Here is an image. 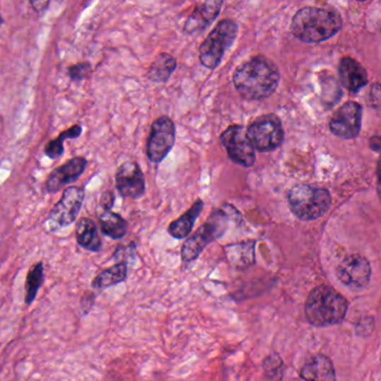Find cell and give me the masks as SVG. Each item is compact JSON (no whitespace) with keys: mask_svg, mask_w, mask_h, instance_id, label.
Returning a JSON list of instances; mask_svg holds the SVG:
<instances>
[{"mask_svg":"<svg viewBox=\"0 0 381 381\" xmlns=\"http://www.w3.org/2000/svg\"><path fill=\"white\" fill-rule=\"evenodd\" d=\"M223 4L224 3L219 0L198 4L184 23V32L188 35H196L207 30L218 17Z\"/></svg>","mask_w":381,"mask_h":381,"instance_id":"cell-14","label":"cell"},{"mask_svg":"<svg viewBox=\"0 0 381 381\" xmlns=\"http://www.w3.org/2000/svg\"><path fill=\"white\" fill-rule=\"evenodd\" d=\"M349 309L348 300L328 284H320L310 292L304 313L315 327H329L341 323Z\"/></svg>","mask_w":381,"mask_h":381,"instance_id":"cell-3","label":"cell"},{"mask_svg":"<svg viewBox=\"0 0 381 381\" xmlns=\"http://www.w3.org/2000/svg\"><path fill=\"white\" fill-rule=\"evenodd\" d=\"M91 69V65L86 64V63H81V64L74 65V66L69 67V74L71 78L74 81L81 80V78H86V74L90 72Z\"/></svg>","mask_w":381,"mask_h":381,"instance_id":"cell-28","label":"cell"},{"mask_svg":"<svg viewBox=\"0 0 381 381\" xmlns=\"http://www.w3.org/2000/svg\"><path fill=\"white\" fill-rule=\"evenodd\" d=\"M113 203H115V196L112 192H104L102 195L101 204L104 207V211H110L112 207Z\"/></svg>","mask_w":381,"mask_h":381,"instance_id":"cell-29","label":"cell"},{"mask_svg":"<svg viewBox=\"0 0 381 381\" xmlns=\"http://www.w3.org/2000/svg\"><path fill=\"white\" fill-rule=\"evenodd\" d=\"M238 22L234 19H223L209 33L206 40L199 46V61L204 66L215 69L221 64L226 52L232 47L238 38Z\"/></svg>","mask_w":381,"mask_h":381,"instance_id":"cell-5","label":"cell"},{"mask_svg":"<svg viewBox=\"0 0 381 381\" xmlns=\"http://www.w3.org/2000/svg\"><path fill=\"white\" fill-rule=\"evenodd\" d=\"M82 132V128L78 124L73 126L72 128H69V130L61 132V136L55 140H52L45 147V155L51 159H57L64 151V147H63V142L65 139L78 138Z\"/></svg>","mask_w":381,"mask_h":381,"instance_id":"cell-24","label":"cell"},{"mask_svg":"<svg viewBox=\"0 0 381 381\" xmlns=\"http://www.w3.org/2000/svg\"><path fill=\"white\" fill-rule=\"evenodd\" d=\"M117 188L122 197L140 198L146 192V179L138 163L128 161L121 165L115 176Z\"/></svg>","mask_w":381,"mask_h":381,"instance_id":"cell-13","label":"cell"},{"mask_svg":"<svg viewBox=\"0 0 381 381\" xmlns=\"http://www.w3.org/2000/svg\"><path fill=\"white\" fill-rule=\"evenodd\" d=\"M219 140L233 163L242 168H251L255 165V149L252 146L244 127L238 124L228 127L221 134Z\"/></svg>","mask_w":381,"mask_h":381,"instance_id":"cell-8","label":"cell"},{"mask_svg":"<svg viewBox=\"0 0 381 381\" xmlns=\"http://www.w3.org/2000/svg\"><path fill=\"white\" fill-rule=\"evenodd\" d=\"M76 240L83 248L88 251H99L101 240L95 224L91 219L81 218L76 226Z\"/></svg>","mask_w":381,"mask_h":381,"instance_id":"cell-21","label":"cell"},{"mask_svg":"<svg viewBox=\"0 0 381 381\" xmlns=\"http://www.w3.org/2000/svg\"><path fill=\"white\" fill-rule=\"evenodd\" d=\"M280 69L264 55H256L235 69L233 82L242 99L262 101L276 91Z\"/></svg>","mask_w":381,"mask_h":381,"instance_id":"cell-1","label":"cell"},{"mask_svg":"<svg viewBox=\"0 0 381 381\" xmlns=\"http://www.w3.org/2000/svg\"><path fill=\"white\" fill-rule=\"evenodd\" d=\"M35 6L36 11H40V6H44V7H47L48 3L46 1H37V3H32Z\"/></svg>","mask_w":381,"mask_h":381,"instance_id":"cell-31","label":"cell"},{"mask_svg":"<svg viewBox=\"0 0 381 381\" xmlns=\"http://www.w3.org/2000/svg\"><path fill=\"white\" fill-rule=\"evenodd\" d=\"M176 141V126L170 117H158L152 123L147 142V156L149 160L160 163L172 149Z\"/></svg>","mask_w":381,"mask_h":381,"instance_id":"cell-9","label":"cell"},{"mask_svg":"<svg viewBox=\"0 0 381 381\" xmlns=\"http://www.w3.org/2000/svg\"><path fill=\"white\" fill-rule=\"evenodd\" d=\"M177 67V61L170 54L161 53L152 61L148 71V78L153 83H165Z\"/></svg>","mask_w":381,"mask_h":381,"instance_id":"cell-20","label":"cell"},{"mask_svg":"<svg viewBox=\"0 0 381 381\" xmlns=\"http://www.w3.org/2000/svg\"><path fill=\"white\" fill-rule=\"evenodd\" d=\"M44 273L43 264L38 263L30 269L27 275L26 281V303L30 304L34 301L35 296L37 294L38 288L43 282Z\"/></svg>","mask_w":381,"mask_h":381,"instance_id":"cell-25","label":"cell"},{"mask_svg":"<svg viewBox=\"0 0 381 381\" xmlns=\"http://www.w3.org/2000/svg\"><path fill=\"white\" fill-rule=\"evenodd\" d=\"M323 83L327 84V86H323L322 93L323 100L328 101V107H332L334 104L338 103L341 96V90L338 83L336 82L332 76H329L327 80H322Z\"/></svg>","mask_w":381,"mask_h":381,"instance_id":"cell-27","label":"cell"},{"mask_svg":"<svg viewBox=\"0 0 381 381\" xmlns=\"http://www.w3.org/2000/svg\"><path fill=\"white\" fill-rule=\"evenodd\" d=\"M203 200L197 199L195 203L192 204V207L182 213V216L179 217L176 221H173L168 227L169 234L172 238H177V240H182L189 236L192 233V227L199 217L200 213L204 209Z\"/></svg>","mask_w":381,"mask_h":381,"instance_id":"cell-18","label":"cell"},{"mask_svg":"<svg viewBox=\"0 0 381 381\" xmlns=\"http://www.w3.org/2000/svg\"><path fill=\"white\" fill-rule=\"evenodd\" d=\"M336 277L346 288L363 290L370 282V263L359 254H350L336 267Z\"/></svg>","mask_w":381,"mask_h":381,"instance_id":"cell-12","label":"cell"},{"mask_svg":"<svg viewBox=\"0 0 381 381\" xmlns=\"http://www.w3.org/2000/svg\"><path fill=\"white\" fill-rule=\"evenodd\" d=\"M300 376L305 381H336L332 360L322 353L310 358L300 370Z\"/></svg>","mask_w":381,"mask_h":381,"instance_id":"cell-17","label":"cell"},{"mask_svg":"<svg viewBox=\"0 0 381 381\" xmlns=\"http://www.w3.org/2000/svg\"><path fill=\"white\" fill-rule=\"evenodd\" d=\"M338 74L342 86L352 93H357L368 84L367 69L352 57L341 59L339 63Z\"/></svg>","mask_w":381,"mask_h":381,"instance_id":"cell-15","label":"cell"},{"mask_svg":"<svg viewBox=\"0 0 381 381\" xmlns=\"http://www.w3.org/2000/svg\"><path fill=\"white\" fill-rule=\"evenodd\" d=\"M264 376L269 381H282L284 376V363L277 353H272L265 358L263 363Z\"/></svg>","mask_w":381,"mask_h":381,"instance_id":"cell-26","label":"cell"},{"mask_svg":"<svg viewBox=\"0 0 381 381\" xmlns=\"http://www.w3.org/2000/svg\"><path fill=\"white\" fill-rule=\"evenodd\" d=\"M363 124V107L356 101L346 102L329 121V129L334 136L344 140L359 136Z\"/></svg>","mask_w":381,"mask_h":381,"instance_id":"cell-11","label":"cell"},{"mask_svg":"<svg viewBox=\"0 0 381 381\" xmlns=\"http://www.w3.org/2000/svg\"><path fill=\"white\" fill-rule=\"evenodd\" d=\"M288 203L295 217L303 221H312L328 213L332 198L330 192L323 187L298 184L288 190Z\"/></svg>","mask_w":381,"mask_h":381,"instance_id":"cell-4","label":"cell"},{"mask_svg":"<svg viewBox=\"0 0 381 381\" xmlns=\"http://www.w3.org/2000/svg\"><path fill=\"white\" fill-rule=\"evenodd\" d=\"M99 221L102 233L113 240H120L128 232L126 219L111 211H104L100 215Z\"/></svg>","mask_w":381,"mask_h":381,"instance_id":"cell-22","label":"cell"},{"mask_svg":"<svg viewBox=\"0 0 381 381\" xmlns=\"http://www.w3.org/2000/svg\"><path fill=\"white\" fill-rule=\"evenodd\" d=\"M248 139L254 149L259 152H271L282 146L284 129L276 115H265L257 117L246 129Z\"/></svg>","mask_w":381,"mask_h":381,"instance_id":"cell-7","label":"cell"},{"mask_svg":"<svg viewBox=\"0 0 381 381\" xmlns=\"http://www.w3.org/2000/svg\"><path fill=\"white\" fill-rule=\"evenodd\" d=\"M127 272H128V269L124 263L110 267L96 276L93 283L94 288H104L121 283L126 280Z\"/></svg>","mask_w":381,"mask_h":381,"instance_id":"cell-23","label":"cell"},{"mask_svg":"<svg viewBox=\"0 0 381 381\" xmlns=\"http://www.w3.org/2000/svg\"><path fill=\"white\" fill-rule=\"evenodd\" d=\"M342 25V16L336 9L307 6L296 11L291 22V32L303 43L317 44L334 37Z\"/></svg>","mask_w":381,"mask_h":381,"instance_id":"cell-2","label":"cell"},{"mask_svg":"<svg viewBox=\"0 0 381 381\" xmlns=\"http://www.w3.org/2000/svg\"><path fill=\"white\" fill-rule=\"evenodd\" d=\"M380 136H373V138H370V140H369V147H370V149L373 150V151H380Z\"/></svg>","mask_w":381,"mask_h":381,"instance_id":"cell-30","label":"cell"},{"mask_svg":"<svg viewBox=\"0 0 381 381\" xmlns=\"http://www.w3.org/2000/svg\"><path fill=\"white\" fill-rule=\"evenodd\" d=\"M86 165L88 163L84 158H73L49 175L46 182V189L49 192H59L65 184L76 182L86 170Z\"/></svg>","mask_w":381,"mask_h":381,"instance_id":"cell-16","label":"cell"},{"mask_svg":"<svg viewBox=\"0 0 381 381\" xmlns=\"http://www.w3.org/2000/svg\"><path fill=\"white\" fill-rule=\"evenodd\" d=\"M230 218V213L224 209H215L205 224L184 242L182 248V261L186 263L195 261L209 244L221 238L227 230Z\"/></svg>","mask_w":381,"mask_h":381,"instance_id":"cell-6","label":"cell"},{"mask_svg":"<svg viewBox=\"0 0 381 381\" xmlns=\"http://www.w3.org/2000/svg\"><path fill=\"white\" fill-rule=\"evenodd\" d=\"M84 199V190L80 187H69L63 192L59 203L54 206L48 215V228L57 230L61 227L69 226L76 219Z\"/></svg>","mask_w":381,"mask_h":381,"instance_id":"cell-10","label":"cell"},{"mask_svg":"<svg viewBox=\"0 0 381 381\" xmlns=\"http://www.w3.org/2000/svg\"><path fill=\"white\" fill-rule=\"evenodd\" d=\"M1 23H3V19H1V16H0V24H1Z\"/></svg>","mask_w":381,"mask_h":381,"instance_id":"cell-32","label":"cell"},{"mask_svg":"<svg viewBox=\"0 0 381 381\" xmlns=\"http://www.w3.org/2000/svg\"><path fill=\"white\" fill-rule=\"evenodd\" d=\"M255 242L248 240V242H236L230 244L225 247V254L227 259L233 266L236 269H246L251 266L255 262Z\"/></svg>","mask_w":381,"mask_h":381,"instance_id":"cell-19","label":"cell"}]
</instances>
